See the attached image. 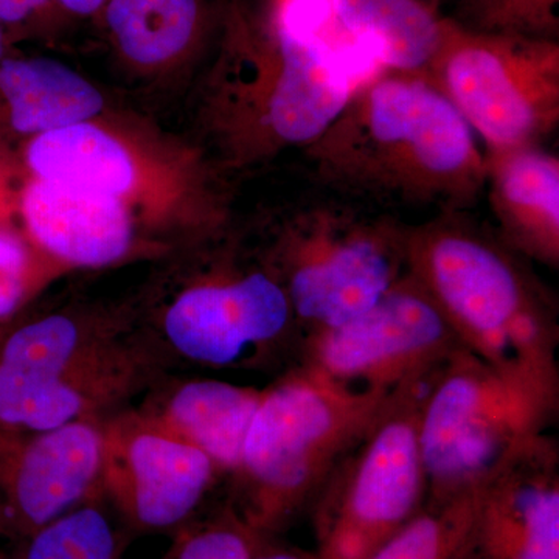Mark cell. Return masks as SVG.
Here are the masks:
<instances>
[{"instance_id":"obj_23","label":"cell","mask_w":559,"mask_h":559,"mask_svg":"<svg viewBox=\"0 0 559 559\" xmlns=\"http://www.w3.org/2000/svg\"><path fill=\"white\" fill-rule=\"evenodd\" d=\"M559 0H460L455 24L468 31L555 39Z\"/></svg>"},{"instance_id":"obj_30","label":"cell","mask_w":559,"mask_h":559,"mask_svg":"<svg viewBox=\"0 0 559 559\" xmlns=\"http://www.w3.org/2000/svg\"><path fill=\"white\" fill-rule=\"evenodd\" d=\"M0 559H5V558H3L2 555H0Z\"/></svg>"},{"instance_id":"obj_6","label":"cell","mask_w":559,"mask_h":559,"mask_svg":"<svg viewBox=\"0 0 559 559\" xmlns=\"http://www.w3.org/2000/svg\"><path fill=\"white\" fill-rule=\"evenodd\" d=\"M426 80L454 106L487 151L540 145L559 124L555 39L480 33L448 21Z\"/></svg>"},{"instance_id":"obj_8","label":"cell","mask_w":559,"mask_h":559,"mask_svg":"<svg viewBox=\"0 0 559 559\" xmlns=\"http://www.w3.org/2000/svg\"><path fill=\"white\" fill-rule=\"evenodd\" d=\"M429 378L395 390L347 462L337 466L342 474L319 522L318 559H369L425 507L418 418Z\"/></svg>"},{"instance_id":"obj_19","label":"cell","mask_w":559,"mask_h":559,"mask_svg":"<svg viewBox=\"0 0 559 559\" xmlns=\"http://www.w3.org/2000/svg\"><path fill=\"white\" fill-rule=\"evenodd\" d=\"M0 92L9 103L11 124L24 134H46L84 123L100 112V92L58 61H0Z\"/></svg>"},{"instance_id":"obj_28","label":"cell","mask_w":559,"mask_h":559,"mask_svg":"<svg viewBox=\"0 0 559 559\" xmlns=\"http://www.w3.org/2000/svg\"><path fill=\"white\" fill-rule=\"evenodd\" d=\"M53 2L70 13L92 16V14L100 13L108 0H53Z\"/></svg>"},{"instance_id":"obj_7","label":"cell","mask_w":559,"mask_h":559,"mask_svg":"<svg viewBox=\"0 0 559 559\" xmlns=\"http://www.w3.org/2000/svg\"><path fill=\"white\" fill-rule=\"evenodd\" d=\"M277 278L308 334L333 329L371 305L404 274L403 226L352 209L314 205L290 221Z\"/></svg>"},{"instance_id":"obj_27","label":"cell","mask_w":559,"mask_h":559,"mask_svg":"<svg viewBox=\"0 0 559 559\" xmlns=\"http://www.w3.org/2000/svg\"><path fill=\"white\" fill-rule=\"evenodd\" d=\"M252 559H318V555H316V551L267 546L263 538Z\"/></svg>"},{"instance_id":"obj_20","label":"cell","mask_w":559,"mask_h":559,"mask_svg":"<svg viewBox=\"0 0 559 559\" xmlns=\"http://www.w3.org/2000/svg\"><path fill=\"white\" fill-rule=\"evenodd\" d=\"M103 13L121 55L143 68L178 60L201 31L200 0H108Z\"/></svg>"},{"instance_id":"obj_11","label":"cell","mask_w":559,"mask_h":559,"mask_svg":"<svg viewBox=\"0 0 559 559\" xmlns=\"http://www.w3.org/2000/svg\"><path fill=\"white\" fill-rule=\"evenodd\" d=\"M218 466L154 419L103 428L100 484L127 521L143 530L176 527L200 506Z\"/></svg>"},{"instance_id":"obj_18","label":"cell","mask_w":559,"mask_h":559,"mask_svg":"<svg viewBox=\"0 0 559 559\" xmlns=\"http://www.w3.org/2000/svg\"><path fill=\"white\" fill-rule=\"evenodd\" d=\"M263 390L218 380L191 381L153 418L171 436L205 452L218 468L237 471Z\"/></svg>"},{"instance_id":"obj_16","label":"cell","mask_w":559,"mask_h":559,"mask_svg":"<svg viewBox=\"0 0 559 559\" xmlns=\"http://www.w3.org/2000/svg\"><path fill=\"white\" fill-rule=\"evenodd\" d=\"M331 22L378 68L425 75L436 60L448 21L421 0H331Z\"/></svg>"},{"instance_id":"obj_21","label":"cell","mask_w":559,"mask_h":559,"mask_svg":"<svg viewBox=\"0 0 559 559\" xmlns=\"http://www.w3.org/2000/svg\"><path fill=\"white\" fill-rule=\"evenodd\" d=\"M481 488L423 507L369 559H465L474 547Z\"/></svg>"},{"instance_id":"obj_12","label":"cell","mask_w":559,"mask_h":559,"mask_svg":"<svg viewBox=\"0 0 559 559\" xmlns=\"http://www.w3.org/2000/svg\"><path fill=\"white\" fill-rule=\"evenodd\" d=\"M285 289L270 272L194 286L165 316L173 347L209 366H230L280 340L294 322Z\"/></svg>"},{"instance_id":"obj_1","label":"cell","mask_w":559,"mask_h":559,"mask_svg":"<svg viewBox=\"0 0 559 559\" xmlns=\"http://www.w3.org/2000/svg\"><path fill=\"white\" fill-rule=\"evenodd\" d=\"M305 148L316 178L347 193L460 212L485 190L473 130L421 75L378 70Z\"/></svg>"},{"instance_id":"obj_2","label":"cell","mask_w":559,"mask_h":559,"mask_svg":"<svg viewBox=\"0 0 559 559\" xmlns=\"http://www.w3.org/2000/svg\"><path fill=\"white\" fill-rule=\"evenodd\" d=\"M403 242L406 272L462 347L557 407V320L516 253L459 212L403 226Z\"/></svg>"},{"instance_id":"obj_14","label":"cell","mask_w":559,"mask_h":559,"mask_svg":"<svg viewBox=\"0 0 559 559\" xmlns=\"http://www.w3.org/2000/svg\"><path fill=\"white\" fill-rule=\"evenodd\" d=\"M485 190L499 240L518 255L559 264V157L540 145L485 153Z\"/></svg>"},{"instance_id":"obj_3","label":"cell","mask_w":559,"mask_h":559,"mask_svg":"<svg viewBox=\"0 0 559 559\" xmlns=\"http://www.w3.org/2000/svg\"><path fill=\"white\" fill-rule=\"evenodd\" d=\"M392 395L348 388L305 364L263 390L237 469L246 496L238 516L261 536L282 527L358 447Z\"/></svg>"},{"instance_id":"obj_25","label":"cell","mask_w":559,"mask_h":559,"mask_svg":"<svg viewBox=\"0 0 559 559\" xmlns=\"http://www.w3.org/2000/svg\"><path fill=\"white\" fill-rule=\"evenodd\" d=\"M27 249L16 235L0 230V318L20 304L28 283Z\"/></svg>"},{"instance_id":"obj_5","label":"cell","mask_w":559,"mask_h":559,"mask_svg":"<svg viewBox=\"0 0 559 559\" xmlns=\"http://www.w3.org/2000/svg\"><path fill=\"white\" fill-rule=\"evenodd\" d=\"M557 407L460 348L430 374L418 418L425 506L488 484L544 432Z\"/></svg>"},{"instance_id":"obj_9","label":"cell","mask_w":559,"mask_h":559,"mask_svg":"<svg viewBox=\"0 0 559 559\" xmlns=\"http://www.w3.org/2000/svg\"><path fill=\"white\" fill-rule=\"evenodd\" d=\"M460 348L443 312L406 272L369 310L308 334L304 364L348 388L395 392L436 373Z\"/></svg>"},{"instance_id":"obj_17","label":"cell","mask_w":559,"mask_h":559,"mask_svg":"<svg viewBox=\"0 0 559 559\" xmlns=\"http://www.w3.org/2000/svg\"><path fill=\"white\" fill-rule=\"evenodd\" d=\"M35 179L123 200L140 182L131 151L95 124H72L36 135L27 150Z\"/></svg>"},{"instance_id":"obj_26","label":"cell","mask_w":559,"mask_h":559,"mask_svg":"<svg viewBox=\"0 0 559 559\" xmlns=\"http://www.w3.org/2000/svg\"><path fill=\"white\" fill-rule=\"evenodd\" d=\"M51 0H0V22L14 28L38 21L50 9Z\"/></svg>"},{"instance_id":"obj_15","label":"cell","mask_w":559,"mask_h":559,"mask_svg":"<svg viewBox=\"0 0 559 559\" xmlns=\"http://www.w3.org/2000/svg\"><path fill=\"white\" fill-rule=\"evenodd\" d=\"M22 215L36 242L76 266H105L127 255L132 223L127 205L35 179L22 197Z\"/></svg>"},{"instance_id":"obj_24","label":"cell","mask_w":559,"mask_h":559,"mask_svg":"<svg viewBox=\"0 0 559 559\" xmlns=\"http://www.w3.org/2000/svg\"><path fill=\"white\" fill-rule=\"evenodd\" d=\"M261 536L238 513L183 532L164 559H252Z\"/></svg>"},{"instance_id":"obj_10","label":"cell","mask_w":559,"mask_h":559,"mask_svg":"<svg viewBox=\"0 0 559 559\" xmlns=\"http://www.w3.org/2000/svg\"><path fill=\"white\" fill-rule=\"evenodd\" d=\"M103 428L91 418L61 428H0V533L27 539L76 509L100 484Z\"/></svg>"},{"instance_id":"obj_4","label":"cell","mask_w":559,"mask_h":559,"mask_svg":"<svg viewBox=\"0 0 559 559\" xmlns=\"http://www.w3.org/2000/svg\"><path fill=\"white\" fill-rule=\"evenodd\" d=\"M246 49L218 98L221 131L238 162L310 145L380 70L356 44L296 36L274 16L266 38Z\"/></svg>"},{"instance_id":"obj_29","label":"cell","mask_w":559,"mask_h":559,"mask_svg":"<svg viewBox=\"0 0 559 559\" xmlns=\"http://www.w3.org/2000/svg\"><path fill=\"white\" fill-rule=\"evenodd\" d=\"M7 49V31L3 27L2 22H0V61L3 60V55H5Z\"/></svg>"},{"instance_id":"obj_13","label":"cell","mask_w":559,"mask_h":559,"mask_svg":"<svg viewBox=\"0 0 559 559\" xmlns=\"http://www.w3.org/2000/svg\"><path fill=\"white\" fill-rule=\"evenodd\" d=\"M474 549L484 559H559L558 450L544 433L481 488Z\"/></svg>"},{"instance_id":"obj_22","label":"cell","mask_w":559,"mask_h":559,"mask_svg":"<svg viewBox=\"0 0 559 559\" xmlns=\"http://www.w3.org/2000/svg\"><path fill=\"white\" fill-rule=\"evenodd\" d=\"M17 559H121V544L108 516L83 506L28 536Z\"/></svg>"}]
</instances>
